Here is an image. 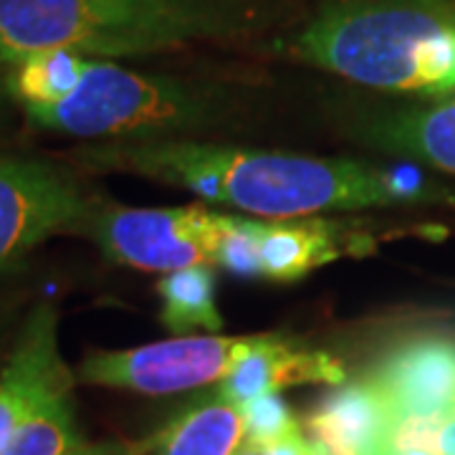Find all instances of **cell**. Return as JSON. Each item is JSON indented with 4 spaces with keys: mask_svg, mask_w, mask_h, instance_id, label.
I'll list each match as a JSON object with an SVG mask.
<instances>
[{
    "mask_svg": "<svg viewBox=\"0 0 455 455\" xmlns=\"http://www.w3.org/2000/svg\"><path fill=\"white\" fill-rule=\"evenodd\" d=\"M76 163L92 172H130L185 188L200 200L286 220L324 211H362L403 203L392 170L352 160L253 152L182 140H114L82 147Z\"/></svg>",
    "mask_w": 455,
    "mask_h": 455,
    "instance_id": "1",
    "label": "cell"
},
{
    "mask_svg": "<svg viewBox=\"0 0 455 455\" xmlns=\"http://www.w3.org/2000/svg\"><path fill=\"white\" fill-rule=\"evenodd\" d=\"M271 0H0V66L44 51L140 56L266 28Z\"/></svg>",
    "mask_w": 455,
    "mask_h": 455,
    "instance_id": "2",
    "label": "cell"
},
{
    "mask_svg": "<svg viewBox=\"0 0 455 455\" xmlns=\"http://www.w3.org/2000/svg\"><path fill=\"white\" fill-rule=\"evenodd\" d=\"M293 51L309 64L377 89H455V26L420 8L331 11L296 38Z\"/></svg>",
    "mask_w": 455,
    "mask_h": 455,
    "instance_id": "3",
    "label": "cell"
},
{
    "mask_svg": "<svg viewBox=\"0 0 455 455\" xmlns=\"http://www.w3.org/2000/svg\"><path fill=\"white\" fill-rule=\"evenodd\" d=\"M26 114L44 130L79 140H147L218 122L226 114V97L208 86L147 76L92 59L71 97Z\"/></svg>",
    "mask_w": 455,
    "mask_h": 455,
    "instance_id": "4",
    "label": "cell"
},
{
    "mask_svg": "<svg viewBox=\"0 0 455 455\" xmlns=\"http://www.w3.org/2000/svg\"><path fill=\"white\" fill-rule=\"evenodd\" d=\"M223 220L226 215L203 205L122 208L94 200L74 233L94 241L114 263L172 274L215 263Z\"/></svg>",
    "mask_w": 455,
    "mask_h": 455,
    "instance_id": "5",
    "label": "cell"
},
{
    "mask_svg": "<svg viewBox=\"0 0 455 455\" xmlns=\"http://www.w3.org/2000/svg\"><path fill=\"white\" fill-rule=\"evenodd\" d=\"M274 334L251 337H178L122 352H92L82 359L76 377L86 385L172 395L226 379L251 352Z\"/></svg>",
    "mask_w": 455,
    "mask_h": 455,
    "instance_id": "6",
    "label": "cell"
},
{
    "mask_svg": "<svg viewBox=\"0 0 455 455\" xmlns=\"http://www.w3.org/2000/svg\"><path fill=\"white\" fill-rule=\"evenodd\" d=\"M94 197L56 164L0 157V271L59 233H74Z\"/></svg>",
    "mask_w": 455,
    "mask_h": 455,
    "instance_id": "7",
    "label": "cell"
},
{
    "mask_svg": "<svg viewBox=\"0 0 455 455\" xmlns=\"http://www.w3.org/2000/svg\"><path fill=\"white\" fill-rule=\"evenodd\" d=\"M74 382L59 349V311L41 301L0 370V445L56 400L74 395Z\"/></svg>",
    "mask_w": 455,
    "mask_h": 455,
    "instance_id": "8",
    "label": "cell"
},
{
    "mask_svg": "<svg viewBox=\"0 0 455 455\" xmlns=\"http://www.w3.org/2000/svg\"><path fill=\"white\" fill-rule=\"evenodd\" d=\"M392 418L455 420V341L423 337L392 349L372 372Z\"/></svg>",
    "mask_w": 455,
    "mask_h": 455,
    "instance_id": "9",
    "label": "cell"
},
{
    "mask_svg": "<svg viewBox=\"0 0 455 455\" xmlns=\"http://www.w3.org/2000/svg\"><path fill=\"white\" fill-rule=\"evenodd\" d=\"M390 423V405L370 374L329 392L304 425L319 455H379Z\"/></svg>",
    "mask_w": 455,
    "mask_h": 455,
    "instance_id": "10",
    "label": "cell"
},
{
    "mask_svg": "<svg viewBox=\"0 0 455 455\" xmlns=\"http://www.w3.org/2000/svg\"><path fill=\"white\" fill-rule=\"evenodd\" d=\"M344 377V367L331 355L296 349L293 341H281L274 337L260 344L256 352H251L228 374L218 392L235 405H245L256 397L276 395L283 387L304 382L341 385Z\"/></svg>",
    "mask_w": 455,
    "mask_h": 455,
    "instance_id": "11",
    "label": "cell"
},
{
    "mask_svg": "<svg viewBox=\"0 0 455 455\" xmlns=\"http://www.w3.org/2000/svg\"><path fill=\"white\" fill-rule=\"evenodd\" d=\"M344 233L326 220H260L259 245L263 276L296 281L341 253Z\"/></svg>",
    "mask_w": 455,
    "mask_h": 455,
    "instance_id": "12",
    "label": "cell"
},
{
    "mask_svg": "<svg viewBox=\"0 0 455 455\" xmlns=\"http://www.w3.org/2000/svg\"><path fill=\"white\" fill-rule=\"evenodd\" d=\"M245 420L241 405L215 392L188 407L164 427L152 448L157 455H235L243 445Z\"/></svg>",
    "mask_w": 455,
    "mask_h": 455,
    "instance_id": "13",
    "label": "cell"
},
{
    "mask_svg": "<svg viewBox=\"0 0 455 455\" xmlns=\"http://www.w3.org/2000/svg\"><path fill=\"white\" fill-rule=\"evenodd\" d=\"M374 142L455 175V99L392 116L377 130Z\"/></svg>",
    "mask_w": 455,
    "mask_h": 455,
    "instance_id": "14",
    "label": "cell"
},
{
    "mask_svg": "<svg viewBox=\"0 0 455 455\" xmlns=\"http://www.w3.org/2000/svg\"><path fill=\"white\" fill-rule=\"evenodd\" d=\"M92 59L74 51H44L23 59L11 68L5 92L16 97L23 109L53 107L68 99L82 84Z\"/></svg>",
    "mask_w": 455,
    "mask_h": 455,
    "instance_id": "15",
    "label": "cell"
},
{
    "mask_svg": "<svg viewBox=\"0 0 455 455\" xmlns=\"http://www.w3.org/2000/svg\"><path fill=\"white\" fill-rule=\"evenodd\" d=\"M163 296V322L172 334H190L196 329L220 331L223 319L215 309V276L211 266H190L164 274L157 283Z\"/></svg>",
    "mask_w": 455,
    "mask_h": 455,
    "instance_id": "16",
    "label": "cell"
},
{
    "mask_svg": "<svg viewBox=\"0 0 455 455\" xmlns=\"http://www.w3.org/2000/svg\"><path fill=\"white\" fill-rule=\"evenodd\" d=\"M82 445L74 395L56 400L0 445V455H66Z\"/></svg>",
    "mask_w": 455,
    "mask_h": 455,
    "instance_id": "17",
    "label": "cell"
},
{
    "mask_svg": "<svg viewBox=\"0 0 455 455\" xmlns=\"http://www.w3.org/2000/svg\"><path fill=\"white\" fill-rule=\"evenodd\" d=\"M259 223L260 220H245V218L226 215L215 263L226 266L228 271H233L238 276H263Z\"/></svg>",
    "mask_w": 455,
    "mask_h": 455,
    "instance_id": "18",
    "label": "cell"
},
{
    "mask_svg": "<svg viewBox=\"0 0 455 455\" xmlns=\"http://www.w3.org/2000/svg\"><path fill=\"white\" fill-rule=\"evenodd\" d=\"M245 420V438L271 445L301 433V425L293 418L291 407L276 395H263L241 405Z\"/></svg>",
    "mask_w": 455,
    "mask_h": 455,
    "instance_id": "19",
    "label": "cell"
},
{
    "mask_svg": "<svg viewBox=\"0 0 455 455\" xmlns=\"http://www.w3.org/2000/svg\"><path fill=\"white\" fill-rule=\"evenodd\" d=\"M149 448H152V440H147V443L107 440V443H94V445H84L82 443L66 455H145Z\"/></svg>",
    "mask_w": 455,
    "mask_h": 455,
    "instance_id": "20",
    "label": "cell"
},
{
    "mask_svg": "<svg viewBox=\"0 0 455 455\" xmlns=\"http://www.w3.org/2000/svg\"><path fill=\"white\" fill-rule=\"evenodd\" d=\"M266 453L268 455H319V451L314 448V443L309 438H304L301 433H296L291 438L278 440L266 445Z\"/></svg>",
    "mask_w": 455,
    "mask_h": 455,
    "instance_id": "21",
    "label": "cell"
},
{
    "mask_svg": "<svg viewBox=\"0 0 455 455\" xmlns=\"http://www.w3.org/2000/svg\"><path fill=\"white\" fill-rule=\"evenodd\" d=\"M438 448L440 455H455V420L445 423V427L440 430Z\"/></svg>",
    "mask_w": 455,
    "mask_h": 455,
    "instance_id": "22",
    "label": "cell"
},
{
    "mask_svg": "<svg viewBox=\"0 0 455 455\" xmlns=\"http://www.w3.org/2000/svg\"><path fill=\"white\" fill-rule=\"evenodd\" d=\"M235 455H268V453H266V445H263V443H256V440L245 438V443L238 448V453Z\"/></svg>",
    "mask_w": 455,
    "mask_h": 455,
    "instance_id": "23",
    "label": "cell"
},
{
    "mask_svg": "<svg viewBox=\"0 0 455 455\" xmlns=\"http://www.w3.org/2000/svg\"><path fill=\"white\" fill-rule=\"evenodd\" d=\"M379 455H438V453H430V451H385V453Z\"/></svg>",
    "mask_w": 455,
    "mask_h": 455,
    "instance_id": "24",
    "label": "cell"
},
{
    "mask_svg": "<svg viewBox=\"0 0 455 455\" xmlns=\"http://www.w3.org/2000/svg\"><path fill=\"white\" fill-rule=\"evenodd\" d=\"M0 119H3V86H0Z\"/></svg>",
    "mask_w": 455,
    "mask_h": 455,
    "instance_id": "25",
    "label": "cell"
}]
</instances>
